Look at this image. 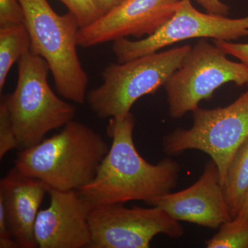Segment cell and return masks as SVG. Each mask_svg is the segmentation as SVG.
Segmentation results:
<instances>
[{
	"label": "cell",
	"instance_id": "obj_1",
	"mask_svg": "<svg viewBox=\"0 0 248 248\" xmlns=\"http://www.w3.org/2000/svg\"><path fill=\"white\" fill-rule=\"evenodd\" d=\"M135 126L131 112L122 118L109 120L107 133L112 144L94 179L78 190L92 208L132 201L148 204L177 187L179 164L170 158L156 164L143 159L134 143Z\"/></svg>",
	"mask_w": 248,
	"mask_h": 248
},
{
	"label": "cell",
	"instance_id": "obj_2",
	"mask_svg": "<svg viewBox=\"0 0 248 248\" xmlns=\"http://www.w3.org/2000/svg\"><path fill=\"white\" fill-rule=\"evenodd\" d=\"M109 148L99 133L73 120L60 133L19 152L15 167L50 188L79 190L94 179Z\"/></svg>",
	"mask_w": 248,
	"mask_h": 248
},
{
	"label": "cell",
	"instance_id": "obj_3",
	"mask_svg": "<svg viewBox=\"0 0 248 248\" xmlns=\"http://www.w3.org/2000/svg\"><path fill=\"white\" fill-rule=\"evenodd\" d=\"M30 35L31 51L45 60L55 88L66 100L83 104L89 78L78 54L80 27L74 15H59L48 0H19Z\"/></svg>",
	"mask_w": 248,
	"mask_h": 248
},
{
	"label": "cell",
	"instance_id": "obj_4",
	"mask_svg": "<svg viewBox=\"0 0 248 248\" xmlns=\"http://www.w3.org/2000/svg\"><path fill=\"white\" fill-rule=\"evenodd\" d=\"M50 72L47 62L30 50L18 61L16 89L3 98L22 150L37 145L49 132L65 126L76 117V107L50 88Z\"/></svg>",
	"mask_w": 248,
	"mask_h": 248
},
{
	"label": "cell",
	"instance_id": "obj_5",
	"mask_svg": "<svg viewBox=\"0 0 248 248\" xmlns=\"http://www.w3.org/2000/svg\"><path fill=\"white\" fill-rule=\"evenodd\" d=\"M190 48L182 46L110 63L102 72V84L87 94L91 110L102 119L128 115L139 99L164 86Z\"/></svg>",
	"mask_w": 248,
	"mask_h": 248
},
{
	"label": "cell",
	"instance_id": "obj_6",
	"mask_svg": "<svg viewBox=\"0 0 248 248\" xmlns=\"http://www.w3.org/2000/svg\"><path fill=\"white\" fill-rule=\"evenodd\" d=\"M192 113V126L165 135L163 150L169 155L187 150L206 153L217 164L223 184L232 160L248 138V90L226 107H199Z\"/></svg>",
	"mask_w": 248,
	"mask_h": 248
},
{
	"label": "cell",
	"instance_id": "obj_7",
	"mask_svg": "<svg viewBox=\"0 0 248 248\" xmlns=\"http://www.w3.org/2000/svg\"><path fill=\"white\" fill-rule=\"evenodd\" d=\"M227 55L206 39L191 46L180 67L164 85L172 119L195 110L202 100H208L227 83L238 86L247 84L246 67L241 62L231 61Z\"/></svg>",
	"mask_w": 248,
	"mask_h": 248
},
{
	"label": "cell",
	"instance_id": "obj_8",
	"mask_svg": "<svg viewBox=\"0 0 248 248\" xmlns=\"http://www.w3.org/2000/svg\"><path fill=\"white\" fill-rule=\"evenodd\" d=\"M248 36V16L231 19L204 14L194 7L191 0H181L172 17L154 34L140 40L119 39L112 42V49L117 62L124 63L190 39L232 42Z\"/></svg>",
	"mask_w": 248,
	"mask_h": 248
},
{
	"label": "cell",
	"instance_id": "obj_9",
	"mask_svg": "<svg viewBox=\"0 0 248 248\" xmlns=\"http://www.w3.org/2000/svg\"><path fill=\"white\" fill-rule=\"evenodd\" d=\"M89 222L91 248H148L156 235L179 239L184 232L180 221L158 206L99 205L91 210Z\"/></svg>",
	"mask_w": 248,
	"mask_h": 248
},
{
	"label": "cell",
	"instance_id": "obj_10",
	"mask_svg": "<svg viewBox=\"0 0 248 248\" xmlns=\"http://www.w3.org/2000/svg\"><path fill=\"white\" fill-rule=\"evenodd\" d=\"M180 1L125 0L95 22L79 29L78 46L91 48L130 36L153 35L172 17Z\"/></svg>",
	"mask_w": 248,
	"mask_h": 248
},
{
	"label": "cell",
	"instance_id": "obj_11",
	"mask_svg": "<svg viewBox=\"0 0 248 248\" xmlns=\"http://www.w3.org/2000/svg\"><path fill=\"white\" fill-rule=\"evenodd\" d=\"M48 208L39 211L35 237L40 248H90L91 204L79 190H49Z\"/></svg>",
	"mask_w": 248,
	"mask_h": 248
},
{
	"label": "cell",
	"instance_id": "obj_12",
	"mask_svg": "<svg viewBox=\"0 0 248 248\" xmlns=\"http://www.w3.org/2000/svg\"><path fill=\"white\" fill-rule=\"evenodd\" d=\"M162 208L178 221L217 230L232 220L223 193L219 170L210 160L198 180L179 192H170L148 203Z\"/></svg>",
	"mask_w": 248,
	"mask_h": 248
},
{
	"label": "cell",
	"instance_id": "obj_13",
	"mask_svg": "<svg viewBox=\"0 0 248 248\" xmlns=\"http://www.w3.org/2000/svg\"><path fill=\"white\" fill-rule=\"evenodd\" d=\"M50 187L16 167L0 181V200L4 203L11 236L20 248L37 247L35 225L39 208Z\"/></svg>",
	"mask_w": 248,
	"mask_h": 248
},
{
	"label": "cell",
	"instance_id": "obj_14",
	"mask_svg": "<svg viewBox=\"0 0 248 248\" xmlns=\"http://www.w3.org/2000/svg\"><path fill=\"white\" fill-rule=\"evenodd\" d=\"M222 186L233 219L241 210L248 192V138L232 160Z\"/></svg>",
	"mask_w": 248,
	"mask_h": 248
},
{
	"label": "cell",
	"instance_id": "obj_15",
	"mask_svg": "<svg viewBox=\"0 0 248 248\" xmlns=\"http://www.w3.org/2000/svg\"><path fill=\"white\" fill-rule=\"evenodd\" d=\"M30 35L25 24L0 27V92L4 89L10 70L31 50Z\"/></svg>",
	"mask_w": 248,
	"mask_h": 248
},
{
	"label": "cell",
	"instance_id": "obj_16",
	"mask_svg": "<svg viewBox=\"0 0 248 248\" xmlns=\"http://www.w3.org/2000/svg\"><path fill=\"white\" fill-rule=\"evenodd\" d=\"M205 245L208 248H248V220L223 223Z\"/></svg>",
	"mask_w": 248,
	"mask_h": 248
},
{
	"label": "cell",
	"instance_id": "obj_17",
	"mask_svg": "<svg viewBox=\"0 0 248 248\" xmlns=\"http://www.w3.org/2000/svg\"><path fill=\"white\" fill-rule=\"evenodd\" d=\"M66 6L68 12L74 15L80 29L88 27L102 17L92 0H60Z\"/></svg>",
	"mask_w": 248,
	"mask_h": 248
},
{
	"label": "cell",
	"instance_id": "obj_18",
	"mask_svg": "<svg viewBox=\"0 0 248 248\" xmlns=\"http://www.w3.org/2000/svg\"><path fill=\"white\" fill-rule=\"evenodd\" d=\"M15 148H19L12 122L6 105L2 100L0 103V159Z\"/></svg>",
	"mask_w": 248,
	"mask_h": 248
},
{
	"label": "cell",
	"instance_id": "obj_19",
	"mask_svg": "<svg viewBox=\"0 0 248 248\" xmlns=\"http://www.w3.org/2000/svg\"><path fill=\"white\" fill-rule=\"evenodd\" d=\"M24 19L19 0H0V27L24 24Z\"/></svg>",
	"mask_w": 248,
	"mask_h": 248
},
{
	"label": "cell",
	"instance_id": "obj_20",
	"mask_svg": "<svg viewBox=\"0 0 248 248\" xmlns=\"http://www.w3.org/2000/svg\"><path fill=\"white\" fill-rule=\"evenodd\" d=\"M213 42L226 55L234 57L244 63L248 71V43H234L224 40H213ZM246 86L248 89V80Z\"/></svg>",
	"mask_w": 248,
	"mask_h": 248
},
{
	"label": "cell",
	"instance_id": "obj_21",
	"mask_svg": "<svg viewBox=\"0 0 248 248\" xmlns=\"http://www.w3.org/2000/svg\"><path fill=\"white\" fill-rule=\"evenodd\" d=\"M208 14L227 16L229 14L230 6L220 0H195Z\"/></svg>",
	"mask_w": 248,
	"mask_h": 248
},
{
	"label": "cell",
	"instance_id": "obj_22",
	"mask_svg": "<svg viewBox=\"0 0 248 248\" xmlns=\"http://www.w3.org/2000/svg\"><path fill=\"white\" fill-rule=\"evenodd\" d=\"M92 1L103 16L113 11L125 0H92Z\"/></svg>",
	"mask_w": 248,
	"mask_h": 248
},
{
	"label": "cell",
	"instance_id": "obj_23",
	"mask_svg": "<svg viewBox=\"0 0 248 248\" xmlns=\"http://www.w3.org/2000/svg\"><path fill=\"white\" fill-rule=\"evenodd\" d=\"M13 238L8 226L7 218H6V210L4 203L0 200V239H9Z\"/></svg>",
	"mask_w": 248,
	"mask_h": 248
},
{
	"label": "cell",
	"instance_id": "obj_24",
	"mask_svg": "<svg viewBox=\"0 0 248 248\" xmlns=\"http://www.w3.org/2000/svg\"><path fill=\"white\" fill-rule=\"evenodd\" d=\"M232 220L236 221H244L248 220V192L246 198H245L244 203L241 206V210H240L236 217L233 218Z\"/></svg>",
	"mask_w": 248,
	"mask_h": 248
}]
</instances>
